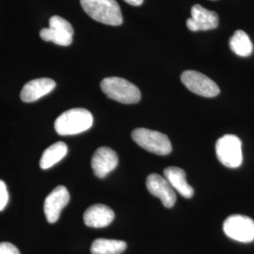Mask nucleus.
Returning <instances> with one entry per match:
<instances>
[{"instance_id":"4","label":"nucleus","mask_w":254,"mask_h":254,"mask_svg":"<svg viewBox=\"0 0 254 254\" xmlns=\"http://www.w3.org/2000/svg\"><path fill=\"white\" fill-rule=\"evenodd\" d=\"M132 138L137 145L153 154L167 155L173 150L167 135L147 128L135 129L132 132Z\"/></svg>"},{"instance_id":"14","label":"nucleus","mask_w":254,"mask_h":254,"mask_svg":"<svg viewBox=\"0 0 254 254\" xmlns=\"http://www.w3.org/2000/svg\"><path fill=\"white\" fill-rule=\"evenodd\" d=\"M115 218L113 210L105 204H93L84 213V223L92 228L109 226Z\"/></svg>"},{"instance_id":"6","label":"nucleus","mask_w":254,"mask_h":254,"mask_svg":"<svg viewBox=\"0 0 254 254\" xmlns=\"http://www.w3.org/2000/svg\"><path fill=\"white\" fill-rule=\"evenodd\" d=\"M40 36L46 42L68 46L73 43V28L67 20L55 15L49 20V27L41 29Z\"/></svg>"},{"instance_id":"18","label":"nucleus","mask_w":254,"mask_h":254,"mask_svg":"<svg viewBox=\"0 0 254 254\" xmlns=\"http://www.w3.org/2000/svg\"><path fill=\"white\" fill-rule=\"evenodd\" d=\"M230 48L235 54L245 58L253 54L254 45L246 32L243 30H236L230 39Z\"/></svg>"},{"instance_id":"17","label":"nucleus","mask_w":254,"mask_h":254,"mask_svg":"<svg viewBox=\"0 0 254 254\" xmlns=\"http://www.w3.org/2000/svg\"><path fill=\"white\" fill-rule=\"evenodd\" d=\"M127 249V243L121 240L99 238L92 242V254H122Z\"/></svg>"},{"instance_id":"3","label":"nucleus","mask_w":254,"mask_h":254,"mask_svg":"<svg viewBox=\"0 0 254 254\" xmlns=\"http://www.w3.org/2000/svg\"><path fill=\"white\" fill-rule=\"evenodd\" d=\"M100 86L109 98L122 104H136L141 98L140 91L136 85L121 77H107L102 80Z\"/></svg>"},{"instance_id":"11","label":"nucleus","mask_w":254,"mask_h":254,"mask_svg":"<svg viewBox=\"0 0 254 254\" xmlns=\"http://www.w3.org/2000/svg\"><path fill=\"white\" fill-rule=\"evenodd\" d=\"M118 155L109 147L98 148L91 158V167L94 174L99 178H105L118 165Z\"/></svg>"},{"instance_id":"21","label":"nucleus","mask_w":254,"mask_h":254,"mask_svg":"<svg viewBox=\"0 0 254 254\" xmlns=\"http://www.w3.org/2000/svg\"><path fill=\"white\" fill-rule=\"evenodd\" d=\"M127 3H128L129 5H132V6H140L142 5L143 3V0H125Z\"/></svg>"},{"instance_id":"8","label":"nucleus","mask_w":254,"mask_h":254,"mask_svg":"<svg viewBox=\"0 0 254 254\" xmlns=\"http://www.w3.org/2000/svg\"><path fill=\"white\" fill-rule=\"evenodd\" d=\"M181 80L190 91L203 97H215L220 92L215 82L203 73L196 71H185L182 73Z\"/></svg>"},{"instance_id":"13","label":"nucleus","mask_w":254,"mask_h":254,"mask_svg":"<svg viewBox=\"0 0 254 254\" xmlns=\"http://www.w3.org/2000/svg\"><path fill=\"white\" fill-rule=\"evenodd\" d=\"M56 88V82L51 78H38L27 82L23 87L20 97L23 102L31 103L39 100L46 94L50 93Z\"/></svg>"},{"instance_id":"2","label":"nucleus","mask_w":254,"mask_h":254,"mask_svg":"<svg viewBox=\"0 0 254 254\" xmlns=\"http://www.w3.org/2000/svg\"><path fill=\"white\" fill-rule=\"evenodd\" d=\"M84 11L97 22L109 26H120L124 18L116 0H80Z\"/></svg>"},{"instance_id":"9","label":"nucleus","mask_w":254,"mask_h":254,"mask_svg":"<svg viewBox=\"0 0 254 254\" xmlns=\"http://www.w3.org/2000/svg\"><path fill=\"white\" fill-rule=\"evenodd\" d=\"M146 187L152 195L160 199L165 207L172 208L174 205L176 194L165 177L157 173H152L146 179Z\"/></svg>"},{"instance_id":"1","label":"nucleus","mask_w":254,"mask_h":254,"mask_svg":"<svg viewBox=\"0 0 254 254\" xmlns=\"http://www.w3.org/2000/svg\"><path fill=\"white\" fill-rule=\"evenodd\" d=\"M93 125V117L89 110L73 109L60 115L55 122L56 132L61 136H72L89 130Z\"/></svg>"},{"instance_id":"20","label":"nucleus","mask_w":254,"mask_h":254,"mask_svg":"<svg viewBox=\"0 0 254 254\" xmlns=\"http://www.w3.org/2000/svg\"><path fill=\"white\" fill-rule=\"evenodd\" d=\"M0 254H20L18 249L9 242L0 243Z\"/></svg>"},{"instance_id":"16","label":"nucleus","mask_w":254,"mask_h":254,"mask_svg":"<svg viewBox=\"0 0 254 254\" xmlns=\"http://www.w3.org/2000/svg\"><path fill=\"white\" fill-rule=\"evenodd\" d=\"M68 147L63 142L59 141L49 146L41 157L40 166L43 170H47L53 167L55 164L60 162L64 156L67 154Z\"/></svg>"},{"instance_id":"15","label":"nucleus","mask_w":254,"mask_h":254,"mask_svg":"<svg viewBox=\"0 0 254 254\" xmlns=\"http://www.w3.org/2000/svg\"><path fill=\"white\" fill-rule=\"evenodd\" d=\"M164 177L170 183L174 190L177 191L184 198L190 199L194 190L187 181V174L184 170L178 167H168L164 170Z\"/></svg>"},{"instance_id":"10","label":"nucleus","mask_w":254,"mask_h":254,"mask_svg":"<svg viewBox=\"0 0 254 254\" xmlns=\"http://www.w3.org/2000/svg\"><path fill=\"white\" fill-rule=\"evenodd\" d=\"M70 200V194L64 186L55 188L52 192L46 197L44 210L46 219L49 223L58 221L62 210L68 204Z\"/></svg>"},{"instance_id":"7","label":"nucleus","mask_w":254,"mask_h":254,"mask_svg":"<svg viewBox=\"0 0 254 254\" xmlns=\"http://www.w3.org/2000/svg\"><path fill=\"white\" fill-rule=\"evenodd\" d=\"M226 236L236 241L250 243L254 240V220L247 216L233 215L223 223Z\"/></svg>"},{"instance_id":"19","label":"nucleus","mask_w":254,"mask_h":254,"mask_svg":"<svg viewBox=\"0 0 254 254\" xmlns=\"http://www.w3.org/2000/svg\"><path fill=\"white\" fill-rule=\"evenodd\" d=\"M9 201V193L7 190L6 184L0 180V211L4 210Z\"/></svg>"},{"instance_id":"5","label":"nucleus","mask_w":254,"mask_h":254,"mask_svg":"<svg viewBox=\"0 0 254 254\" xmlns=\"http://www.w3.org/2000/svg\"><path fill=\"white\" fill-rule=\"evenodd\" d=\"M216 154L219 162L228 168H238L243 161L242 141L236 135H225L216 143Z\"/></svg>"},{"instance_id":"12","label":"nucleus","mask_w":254,"mask_h":254,"mask_svg":"<svg viewBox=\"0 0 254 254\" xmlns=\"http://www.w3.org/2000/svg\"><path fill=\"white\" fill-rule=\"evenodd\" d=\"M218 26V13L203 8L200 5H194L191 8V18L187 20V27L191 31L210 30Z\"/></svg>"}]
</instances>
